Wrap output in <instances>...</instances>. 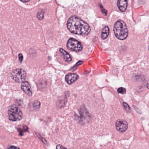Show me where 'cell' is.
<instances>
[{
  "instance_id": "obj_7",
  "label": "cell",
  "mask_w": 149,
  "mask_h": 149,
  "mask_svg": "<svg viewBox=\"0 0 149 149\" xmlns=\"http://www.w3.org/2000/svg\"><path fill=\"white\" fill-rule=\"evenodd\" d=\"M79 76L75 73H70L66 76L65 80L69 84H72L78 80Z\"/></svg>"
},
{
  "instance_id": "obj_16",
  "label": "cell",
  "mask_w": 149,
  "mask_h": 149,
  "mask_svg": "<svg viewBox=\"0 0 149 149\" xmlns=\"http://www.w3.org/2000/svg\"><path fill=\"white\" fill-rule=\"evenodd\" d=\"M18 57H19V61L20 62H22L23 58V56L22 55V54H19L18 55Z\"/></svg>"
},
{
  "instance_id": "obj_2",
  "label": "cell",
  "mask_w": 149,
  "mask_h": 149,
  "mask_svg": "<svg viewBox=\"0 0 149 149\" xmlns=\"http://www.w3.org/2000/svg\"><path fill=\"white\" fill-rule=\"evenodd\" d=\"M113 31L116 37L119 40H122L127 37L128 30L126 24L123 21H118L115 23Z\"/></svg>"
},
{
  "instance_id": "obj_19",
  "label": "cell",
  "mask_w": 149,
  "mask_h": 149,
  "mask_svg": "<svg viewBox=\"0 0 149 149\" xmlns=\"http://www.w3.org/2000/svg\"><path fill=\"white\" fill-rule=\"evenodd\" d=\"M21 1L23 3H26V2H28L29 1H30V0H28V1Z\"/></svg>"
},
{
  "instance_id": "obj_4",
  "label": "cell",
  "mask_w": 149,
  "mask_h": 149,
  "mask_svg": "<svg viewBox=\"0 0 149 149\" xmlns=\"http://www.w3.org/2000/svg\"><path fill=\"white\" fill-rule=\"evenodd\" d=\"M12 79L17 83H22L25 81L26 77V73L23 69H15L11 74Z\"/></svg>"
},
{
  "instance_id": "obj_17",
  "label": "cell",
  "mask_w": 149,
  "mask_h": 149,
  "mask_svg": "<svg viewBox=\"0 0 149 149\" xmlns=\"http://www.w3.org/2000/svg\"><path fill=\"white\" fill-rule=\"evenodd\" d=\"M56 149H66V148L60 145H58L56 146Z\"/></svg>"
},
{
  "instance_id": "obj_8",
  "label": "cell",
  "mask_w": 149,
  "mask_h": 149,
  "mask_svg": "<svg viewBox=\"0 0 149 149\" xmlns=\"http://www.w3.org/2000/svg\"><path fill=\"white\" fill-rule=\"evenodd\" d=\"M21 88L25 92H26L27 94H28V95L30 96L32 95L31 86L28 82L25 81L22 82L21 84Z\"/></svg>"
},
{
  "instance_id": "obj_18",
  "label": "cell",
  "mask_w": 149,
  "mask_h": 149,
  "mask_svg": "<svg viewBox=\"0 0 149 149\" xmlns=\"http://www.w3.org/2000/svg\"><path fill=\"white\" fill-rule=\"evenodd\" d=\"M8 149H20L17 147H14V146H11Z\"/></svg>"
},
{
  "instance_id": "obj_1",
  "label": "cell",
  "mask_w": 149,
  "mask_h": 149,
  "mask_svg": "<svg viewBox=\"0 0 149 149\" xmlns=\"http://www.w3.org/2000/svg\"><path fill=\"white\" fill-rule=\"evenodd\" d=\"M67 27L71 33L79 35H87L90 31L89 26L76 16H72L69 18L67 22Z\"/></svg>"
},
{
  "instance_id": "obj_3",
  "label": "cell",
  "mask_w": 149,
  "mask_h": 149,
  "mask_svg": "<svg viewBox=\"0 0 149 149\" xmlns=\"http://www.w3.org/2000/svg\"><path fill=\"white\" fill-rule=\"evenodd\" d=\"M8 114L9 120L11 121H19L22 119L23 117V114L22 111L15 106H12L9 108Z\"/></svg>"
},
{
  "instance_id": "obj_13",
  "label": "cell",
  "mask_w": 149,
  "mask_h": 149,
  "mask_svg": "<svg viewBox=\"0 0 149 149\" xmlns=\"http://www.w3.org/2000/svg\"><path fill=\"white\" fill-rule=\"evenodd\" d=\"M40 102L38 101H35L34 103H33V107L35 108V109H38L40 108Z\"/></svg>"
},
{
  "instance_id": "obj_15",
  "label": "cell",
  "mask_w": 149,
  "mask_h": 149,
  "mask_svg": "<svg viewBox=\"0 0 149 149\" xmlns=\"http://www.w3.org/2000/svg\"><path fill=\"white\" fill-rule=\"evenodd\" d=\"M123 104L124 107L127 110H130V108H129V106L126 103L123 102Z\"/></svg>"
},
{
  "instance_id": "obj_20",
  "label": "cell",
  "mask_w": 149,
  "mask_h": 149,
  "mask_svg": "<svg viewBox=\"0 0 149 149\" xmlns=\"http://www.w3.org/2000/svg\"><path fill=\"white\" fill-rule=\"evenodd\" d=\"M147 88L149 89V80L148 81V83L147 84Z\"/></svg>"
},
{
  "instance_id": "obj_21",
  "label": "cell",
  "mask_w": 149,
  "mask_h": 149,
  "mask_svg": "<svg viewBox=\"0 0 149 149\" xmlns=\"http://www.w3.org/2000/svg\"></svg>"
},
{
  "instance_id": "obj_11",
  "label": "cell",
  "mask_w": 149,
  "mask_h": 149,
  "mask_svg": "<svg viewBox=\"0 0 149 149\" xmlns=\"http://www.w3.org/2000/svg\"><path fill=\"white\" fill-rule=\"evenodd\" d=\"M109 34V29L108 26H105L102 30V39L103 40H105L107 38Z\"/></svg>"
},
{
  "instance_id": "obj_14",
  "label": "cell",
  "mask_w": 149,
  "mask_h": 149,
  "mask_svg": "<svg viewBox=\"0 0 149 149\" xmlns=\"http://www.w3.org/2000/svg\"><path fill=\"white\" fill-rule=\"evenodd\" d=\"M117 91L118 93L121 94H125L126 92V89L125 88H124L121 87V88H119L118 89Z\"/></svg>"
},
{
  "instance_id": "obj_9",
  "label": "cell",
  "mask_w": 149,
  "mask_h": 149,
  "mask_svg": "<svg viewBox=\"0 0 149 149\" xmlns=\"http://www.w3.org/2000/svg\"><path fill=\"white\" fill-rule=\"evenodd\" d=\"M117 6L121 12H125L127 7V1L126 0H119L117 2Z\"/></svg>"
},
{
  "instance_id": "obj_5",
  "label": "cell",
  "mask_w": 149,
  "mask_h": 149,
  "mask_svg": "<svg viewBox=\"0 0 149 149\" xmlns=\"http://www.w3.org/2000/svg\"><path fill=\"white\" fill-rule=\"evenodd\" d=\"M66 46L68 50L75 52H80L83 48L81 43L73 38H70L68 40L66 44Z\"/></svg>"
},
{
  "instance_id": "obj_10",
  "label": "cell",
  "mask_w": 149,
  "mask_h": 149,
  "mask_svg": "<svg viewBox=\"0 0 149 149\" xmlns=\"http://www.w3.org/2000/svg\"><path fill=\"white\" fill-rule=\"evenodd\" d=\"M60 52L64 56V58L65 59V60L67 62H70L71 61L72 58L70 56V55L67 52L65 51V50H64L63 49H60Z\"/></svg>"
},
{
  "instance_id": "obj_6",
  "label": "cell",
  "mask_w": 149,
  "mask_h": 149,
  "mask_svg": "<svg viewBox=\"0 0 149 149\" xmlns=\"http://www.w3.org/2000/svg\"><path fill=\"white\" fill-rule=\"evenodd\" d=\"M128 123L126 120L123 119H119L116 121V126L118 131L122 133L126 131L128 128Z\"/></svg>"
},
{
  "instance_id": "obj_12",
  "label": "cell",
  "mask_w": 149,
  "mask_h": 149,
  "mask_svg": "<svg viewBox=\"0 0 149 149\" xmlns=\"http://www.w3.org/2000/svg\"><path fill=\"white\" fill-rule=\"evenodd\" d=\"M37 18H38L39 20H42L44 19V12L42 11H40L37 13V15H36Z\"/></svg>"
}]
</instances>
